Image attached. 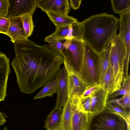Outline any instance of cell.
Masks as SVG:
<instances>
[{"label":"cell","mask_w":130,"mask_h":130,"mask_svg":"<svg viewBox=\"0 0 130 130\" xmlns=\"http://www.w3.org/2000/svg\"><path fill=\"white\" fill-rule=\"evenodd\" d=\"M14 44L15 56L11 64L21 92L32 94L56 78L64 59L60 53L28 39Z\"/></svg>","instance_id":"cell-1"},{"label":"cell","mask_w":130,"mask_h":130,"mask_svg":"<svg viewBox=\"0 0 130 130\" xmlns=\"http://www.w3.org/2000/svg\"><path fill=\"white\" fill-rule=\"evenodd\" d=\"M80 22L82 40L98 53L111 43L119 25L118 18L106 13L92 15Z\"/></svg>","instance_id":"cell-2"},{"label":"cell","mask_w":130,"mask_h":130,"mask_svg":"<svg viewBox=\"0 0 130 130\" xmlns=\"http://www.w3.org/2000/svg\"><path fill=\"white\" fill-rule=\"evenodd\" d=\"M89 115L88 130H130V125L106 105L101 111Z\"/></svg>","instance_id":"cell-3"},{"label":"cell","mask_w":130,"mask_h":130,"mask_svg":"<svg viewBox=\"0 0 130 130\" xmlns=\"http://www.w3.org/2000/svg\"><path fill=\"white\" fill-rule=\"evenodd\" d=\"M125 43L119 30L113 37L111 43L109 65L113 70L117 83L121 88L124 78L126 57Z\"/></svg>","instance_id":"cell-4"},{"label":"cell","mask_w":130,"mask_h":130,"mask_svg":"<svg viewBox=\"0 0 130 130\" xmlns=\"http://www.w3.org/2000/svg\"><path fill=\"white\" fill-rule=\"evenodd\" d=\"M99 54L86 44L85 53L78 73L87 86L99 84Z\"/></svg>","instance_id":"cell-5"},{"label":"cell","mask_w":130,"mask_h":130,"mask_svg":"<svg viewBox=\"0 0 130 130\" xmlns=\"http://www.w3.org/2000/svg\"><path fill=\"white\" fill-rule=\"evenodd\" d=\"M61 40L60 53L73 69L78 73L85 53V43L75 39Z\"/></svg>","instance_id":"cell-6"},{"label":"cell","mask_w":130,"mask_h":130,"mask_svg":"<svg viewBox=\"0 0 130 130\" xmlns=\"http://www.w3.org/2000/svg\"><path fill=\"white\" fill-rule=\"evenodd\" d=\"M63 63L67 74L68 98L80 97L87 85L79 73L73 70L65 59Z\"/></svg>","instance_id":"cell-7"},{"label":"cell","mask_w":130,"mask_h":130,"mask_svg":"<svg viewBox=\"0 0 130 130\" xmlns=\"http://www.w3.org/2000/svg\"><path fill=\"white\" fill-rule=\"evenodd\" d=\"M10 7L6 18L21 17L34 13L37 7V0H9Z\"/></svg>","instance_id":"cell-8"},{"label":"cell","mask_w":130,"mask_h":130,"mask_svg":"<svg viewBox=\"0 0 130 130\" xmlns=\"http://www.w3.org/2000/svg\"><path fill=\"white\" fill-rule=\"evenodd\" d=\"M68 0H37V7L45 12L68 15L70 8Z\"/></svg>","instance_id":"cell-9"},{"label":"cell","mask_w":130,"mask_h":130,"mask_svg":"<svg viewBox=\"0 0 130 130\" xmlns=\"http://www.w3.org/2000/svg\"><path fill=\"white\" fill-rule=\"evenodd\" d=\"M9 25L6 35L10 38V41L13 43L26 41L28 39L23 29L20 17L8 18Z\"/></svg>","instance_id":"cell-10"},{"label":"cell","mask_w":130,"mask_h":130,"mask_svg":"<svg viewBox=\"0 0 130 130\" xmlns=\"http://www.w3.org/2000/svg\"><path fill=\"white\" fill-rule=\"evenodd\" d=\"M56 78L57 80V95L55 107L62 108L68 99L67 74L64 66L59 70Z\"/></svg>","instance_id":"cell-11"},{"label":"cell","mask_w":130,"mask_h":130,"mask_svg":"<svg viewBox=\"0 0 130 130\" xmlns=\"http://www.w3.org/2000/svg\"><path fill=\"white\" fill-rule=\"evenodd\" d=\"M71 98L73 108L71 130H88L89 115L79 109L75 97Z\"/></svg>","instance_id":"cell-12"},{"label":"cell","mask_w":130,"mask_h":130,"mask_svg":"<svg viewBox=\"0 0 130 130\" xmlns=\"http://www.w3.org/2000/svg\"><path fill=\"white\" fill-rule=\"evenodd\" d=\"M10 60L5 54L0 52V102L4 101L7 96V83L10 72Z\"/></svg>","instance_id":"cell-13"},{"label":"cell","mask_w":130,"mask_h":130,"mask_svg":"<svg viewBox=\"0 0 130 130\" xmlns=\"http://www.w3.org/2000/svg\"><path fill=\"white\" fill-rule=\"evenodd\" d=\"M91 105L89 114L91 115L102 111L106 106L108 95L103 88L100 86L90 97Z\"/></svg>","instance_id":"cell-14"},{"label":"cell","mask_w":130,"mask_h":130,"mask_svg":"<svg viewBox=\"0 0 130 130\" xmlns=\"http://www.w3.org/2000/svg\"><path fill=\"white\" fill-rule=\"evenodd\" d=\"M118 19L119 30L124 42L126 56L130 55V10L121 14Z\"/></svg>","instance_id":"cell-15"},{"label":"cell","mask_w":130,"mask_h":130,"mask_svg":"<svg viewBox=\"0 0 130 130\" xmlns=\"http://www.w3.org/2000/svg\"><path fill=\"white\" fill-rule=\"evenodd\" d=\"M100 85L109 97L121 89L117 83L113 70L110 65Z\"/></svg>","instance_id":"cell-16"},{"label":"cell","mask_w":130,"mask_h":130,"mask_svg":"<svg viewBox=\"0 0 130 130\" xmlns=\"http://www.w3.org/2000/svg\"><path fill=\"white\" fill-rule=\"evenodd\" d=\"M63 112L62 108L55 107L46 120V130H56L60 128Z\"/></svg>","instance_id":"cell-17"},{"label":"cell","mask_w":130,"mask_h":130,"mask_svg":"<svg viewBox=\"0 0 130 130\" xmlns=\"http://www.w3.org/2000/svg\"><path fill=\"white\" fill-rule=\"evenodd\" d=\"M111 43L99 53V84L102 83L105 73L110 64V53Z\"/></svg>","instance_id":"cell-18"},{"label":"cell","mask_w":130,"mask_h":130,"mask_svg":"<svg viewBox=\"0 0 130 130\" xmlns=\"http://www.w3.org/2000/svg\"><path fill=\"white\" fill-rule=\"evenodd\" d=\"M61 130H71L72 116V103L71 98H68L62 108Z\"/></svg>","instance_id":"cell-19"},{"label":"cell","mask_w":130,"mask_h":130,"mask_svg":"<svg viewBox=\"0 0 130 130\" xmlns=\"http://www.w3.org/2000/svg\"><path fill=\"white\" fill-rule=\"evenodd\" d=\"M45 12L55 26L69 25L78 22L76 19L68 15L48 12Z\"/></svg>","instance_id":"cell-20"},{"label":"cell","mask_w":130,"mask_h":130,"mask_svg":"<svg viewBox=\"0 0 130 130\" xmlns=\"http://www.w3.org/2000/svg\"><path fill=\"white\" fill-rule=\"evenodd\" d=\"M35 96L34 99H43L47 96H52L57 93V80L56 78L47 85Z\"/></svg>","instance_id":"cell-21"},{"label":"cell","mask_w":130,"mask_h":130,"mask_svg":"<svg viewBox=\"0 0 130 130\" xmlns=\"http://www.w3.org/2000/svg\"><path fill=\"white\" fill-rule=\"evenodd\" d=\"M69 25L55 26V31L46 37L45 41L48 43L56 40L65 39L68 33Z\"/></svg>","instance_id":"cell-22"},{"label":"cell","mask_w":130,"mask_h":130,"mask_svg":"<svg viewBox=\"0 0 130 130\" xmlns=\"http://www.w3.org/2000/svg\"><path fill=\"white\" fill-rule=\"evenodd\" d=\"M106 104L108 107L119 114L130 125V110L124 108L115 102L113 99L108 100Z\"/></svg>","instance_id":"cell-23"},{"label":"cell","mask_w":130,"mask_h":130,"mask_svg":"<svg viewBox=\"0 0 130 130\" xmlns=\"http://www.w3.org/2000/svg\"><path fill=\"white\" fill-rule=\"evenodd\" d=\"M82 34V26L80 22L78 21L69 25L68 33L65 39L83 40Z\"/></svg>","instance_id":"cell-24"},{"label":"cell","mask_w":130,"mask_h":130,"mask_svg":"<svg viewBox=\"0 0 130 130\" xmlns=\"http://www.w3.org/2000/svg\"><path fill=\"white\" fill-rule=\"evenodd\" d=\"M111 2L115 14H120L130 10V0H111Z\"/></svg>","instance_id":"cell-25"},{"label":"cell","mask_w":130,"mask_h":130,"mask_svg":"<svg viewBox=\"0 0 130 130\" xmlns=\"http://www.w3.org/2000/svg\"><path fill=\"white\" fill-rule=\"evenodd\" d=\"M33 13L27 14L20 17L24 30L27 37H30L34 31V25L32 19Z\"/></svg>","instance_id":"cell-26"},{"label":"cell","mask_w":130,"mask_h":130,"mask_svg":"<svg viewBox=\"0 0 130 130\" xmlns=\"http://www.w3.org/2000/svg\"><path fill=\"white\" fill-rule=\"evenodd\" d=\"M120 90L112 94L108 98L113 99L116 97L125 95L130 92V76L129 75L126 78H124Z\"/></svg>","instance_id":"cell-27"},{"label":"cell","mask_w":130,"mask_h":130,"mask_svg":"<svg viewBox=\"0 0 130 130\" xmlns=\"http://www.w3.org/2000/svg\"><path fill=\"white\" fill-rule=\"evenodd\" d=\"M113 100L115 102L124 108L130 110V92L123 95L119 99H115Z\"/></svg>","instance_id":"cell-28"},{"label":"cell","mask_w":130,"mask_h":130,"mask_svg":"<svg viewBox=\"0 0 130 130\" xmlns=\"http://www.w3.org/2000/svg\"><path fill=\"white\" fill-rule=\"evenodd\" d=\"M100 86V84H98L87 86L85 90L80 97L81 98H85L90 97L93 92Z\"/></svg>","instance_id":"cell-29"},{"label":"cell","mask_w":130,"mask_h":130,"mask_svg":"<svg viewBox=\"0 0 130 130\" xmlns=\"http://www.w3.org/2000/svg\"><path fill=\"white\" fill-rule=\"evenodd\" d=\"M9 7V0H0V17H7Z\"/></svg>","instance_id":"cell-30"},{"label":"cell","mask_w":130,"mask_h":130,"mask_svg":"<svg viewBox=\"0 0 130 130\" xmlns=\"http://www.w3.org/2000/svg\"><path fill=\"white\" fill-rule=\"evenodd\" d=\"M9 25V21L8 18L0 17V33L6 35Z\"/></svg>","instance_id":"cell-31"},{"label":"cell","mask_w":130,"mask_h":130,"mask_svg":"<svg viewBox=\"0 0 130 130\" xmlns=\"http://www.w3.org/2000/svg\"><path fill=\"white\" fill-rule=\"evenodd\" d=\"M69 1L71 6L73 9L76 10L79 8L82 0H70Z\"/></svg>","instance_id":"cell-32"},{"label":"cell","mask_w":130,"mask_h":130,"mask_svg":"<svg viewBox=\"0 0 130 130\" xmlns=\"http://www.w3.org/2000/svg\"><path fill=\"white\" fill-rule=\"evenodd\" d=\"M7 116L4 113L0 111V126L4 124L6 122Z\"/></svg>","instance_id":"cell-33"},{"label":"cell","mask_w":130,"mask_h":130,"mask_svg":"<svg viewBox=\"0 0 130 130\" xmlns=\"http://www.w3.org/2000/svg\"><path fill=\"white\" fill-rule=\"evenodd\" d=\"M1 130H9L7 127L5 126L4 128Z\"/></svg>","instance_id":"cell-34"},{"label":"cell","mask_w":130,"mask_h":130,"mask_svg":"<svg viewBox=\"0 0 130 130\" xmlns=\"http://www.w3.org/2000/svg\"><path fill=\"white\" fill-rule=\"evenodd\" d=\"M56 130H61L60 128L57 129Z\"/></svg>","instance_id":"cell-35"}]
</instances>
